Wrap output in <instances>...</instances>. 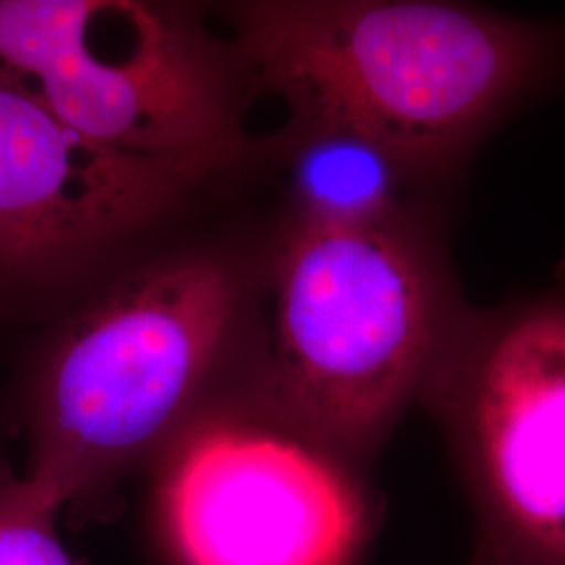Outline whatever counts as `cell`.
Wrapping results in <instances>:
<instances>
[{"label": "cell", "instance_id": "6da1fadb", "mask_svg": "<svg viewBox=\"0 0 565 565\" xmlns=\"http://www.w3.org/2000/svg\"><path fill=\"white\" fill-rule=\"evenodd\" d=\"M239 51L300 124L348 126L436 162L565 70V23L448 2H258Z\"/></svg>", "mask_w": 565, "mask_h": 565}, {"label": "cell", "instance_id": "7a4b0ae2", "mask_svg": "<svg viewBox=\"0 0 565 565\" xmlns=\"http://www.w3.org/2000/svg\"><path fill=\"white\" fill-rule=\"evenodd\" d=\"M443 356L434 279L403 235L298 221L275 270L264 417L356 469Z\"/></svg>", "mask_w": 565, "mask_h": 565}, {"label": "cell", "instance_id": "3957f363", "mask_svg": "<svg viewBox=\"0 0 565 565\" xmlns=\"http://www.w3.org/2000/svg\"><path fill=\"white\" fill-rule=\"evenodd\" d=\"M235 287L221 264H162L67 340L42 385L34 465L25 478L60 509L181 427L221 359Z\"/></svg>", "mask_w": 565, "mask_h": 565}, {"label": "cell", "instance_id": "277c9868", "mask_svg": "<svg viewBox=\"0 0 565 565\" xmlns=\"http://www.w3.org/2000/svg\"><path fill=\"white\" fill-rule=\"evenodd\" d=\"M0 76L116 153L214 172L242 149L216 46L181 9L0 0Z\"/></svg>", "mask_w": 565, "mask_h": 565}, {"label": "cell", "instance_id": "5b68a950", "mask_svg": "<svg viewBox=\"0 0 565 565\" xmlns=\"http://www.w3.org/2000/svg\"><path fill=\"white\" fill-rule=\"evenodd\" d=\"M429 396L457 446L497 565H565V289L443 356Z\"/></svg>", "mask_w": 565, "mask_h": 565}, {"label": "cell", "instance_id": "8992f818", "mask_svg": "<svg viewBox=\"0 0 565 565\" xmlns=\"http://www.w3.org/2000/svg\"><path fill=\"white\" fill-rule=\"evenodd\" d=\"M160 518L181 565H356L373 530L356 469L264 415L186 429Z\"/></svg>", "mask_w": 565, "mask_h": 565}, {"label": "cell", "instance_id": "52a82bcc", "mask_svg": "<svg viewBox=\"0 0 565 565\" xmlns=\"http://www.w3.org/2000/svg\"><path fill=\"white\" fill-rule=\"evenodd\" d=\"M210 174L116 153L0 76V264L49 268L97 252Z\"/></svg>", "mask_w": 565, "mask_h": 565}, {"label": "cell", "instance_id": "ba28073f", "mask_svg": "<svg viewBox=\"0 0 565 565\" xmlns=\"http://www.w3.org/2000/svg\"><path fill=\"white\" fill-rule=\"evenodd\" d=\"M411 168L384 142L348 126L300 124L289 177L302 223L324 226L390 224Z\"/></svg>", "mask_w": 565, "mask_h": 565}, {"label": "cell", "instance_id": "9c48e42d", "mask_svg": "<svg viewBox=\"0 0 565 565\" xmlns=\"http://www.w3.org/2000/svg\"><path fill=\"white\" fill-rule=\"evenodd\" d=\"M55 513L25 480H0V565H72L53 527Z\"/></svg>", "mask_w": 565, "mask_h": 565}, {"label": "cell", "instance_id": "30bf717a", "mask_svg": "<svg viewBox=\"0 0 565 565\" xmlns=\"http://www.w3.org/2000/svg\"><path fill=\"white\" fill-rule=\"evenodd\" d=\"M469 565H497L488 555H486L482 548H478L476 546V551H473V557H471V564Z\"/></svg>", "mask_w": 565, "mask_h": 565}]
</instances>
